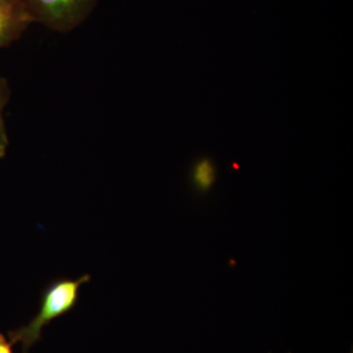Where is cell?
<instances>
[{"instance_id":"cell-1","label":"cell","mask_w":353,"mask_h":353,"mask_svg":"<svg viewBox=\"0 0 353 353\" xmlns=\"http://www.w3.org/2000/svg\"><path fill=\"white\" fill-rule=\"evenodd\" d=\"M90 279L92 277L85 274L76 280L62 278L51 282L43 290L37 315L25 326L9 332L11 343H19L22 352H29L32 345L41 340L44 327L75 307L81 287L90 282Z\"/></svg>"},{"instance_id":"cell-5","label":"cell","mask_w":353,"mask_h":353,"mask_svg":"<svg viewBox=\"0 0 353 353\" xmlns=\"http://www.w3.org/2000/svg\"><path fill=\"white\" fill-rule=\"evenodd\" d=\"M194 185L197 189L205 192L210 189L215 180L214 166L208 159L201 160L196 165L192 174Z\"/></svg>"},{"instance_id":"cell-2","label":"cell","mask_w":353,"mask_h":353,"mask_svg":"<svg viewBox=\"0 0 353 353\" xmlns=\"http://www.w3.org/2000/svg\"><path fill=\"white\" fill-rule=\"evenodd\" d=\"M32 23L53 31L76 29L90 17L99 0H20Z\"/></svg>"},{"instance_id":"cell-6","label":"cell","mask_w":353,"mask_h":353,"mask_svg":"<svg viewBox=\"0 0 353 353\" xmlns=\"http://www.w3.org/2000/svg\"><path fill=\"white\" fill-rule=\"evenodd\" d=\"M12 345L13 343L7 340L4 334L0 333V353H14Z\"/></svg>"},{"instance_id":"cell-4","label":"cell","mask_w":353,"mask_h":353,"mask_svg":"<svg viewBox=\"0 0 353 353\" xmlns=\"http://www.w3.org/2000/svg\"><path fill=\"white\" fill-rule=\"evenodd\" d=\"M11 90L8 81L0 77V158L6 155L7 148L9 145L8 134L6 122H4L3 112L7 104L10 101Z\"/></svg>"},{"instance_id":"cell-3","label":"cell","mask_w":353,"mask_h":353,"mask_svg":"<svg viewBox=\"0 0 353 353\" xmlns=\"http://www.w3.org/2000/svg\"><path fill=\"white\" fill-rule=\"evenodd\" d=\"M31 24L20 0H0V48L17 41Z\"/></svg>"}]
</instances>
